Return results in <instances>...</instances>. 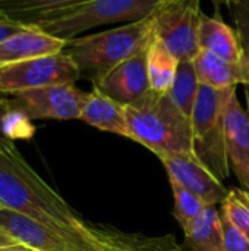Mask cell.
Wrapping results in <instances>:
<instances>
[{
    "instance_id": "obj_13",
    "label": "cell",
    "mask_w": 249,
    "mask_h": 251,
    "mask_svg": "<svg viewBox=\"0 0 249 251\" xmlns=\"http://www.w3.org/2000/svg\"><path fill=\"white\" fill-rule=\"evenodd\" d=\"M65 49L66 41L63 40H57L37 28L25 29L0 43V69L34 57L56 54Z\"/></svg>"
},
{
    "instance_id": "obj_20",
    "label": "cell",
    "mask_w": 249,
    "mask_h": 251,
    "mask_svg": "<svg viewBox=\"0 0 249 251\" xmlns=\"http://www.w3.org/2000/svg\"><path fill=\"white\" fill-rule=\"evenodd\" d=\"M200 85L201 82L198 79L194 60L179 62L176 76L169 91V96L173 100V103L182 110V113L186 115L189 119L192 115V109H194V103H195Z\"/></svg>"
},
{
    "instance_id": "obj_16",
    "label": "cell",
    "mask_w": 249,
    "mask_h": 251,
    "mask_svg": "<svg viewBox=\"0 0 249 251\" xmlns=\"http://www.w3.org/2000/svg\"><path fill=\"white\" fill-rule=\"evenodd\" d=\"M198 44L201 50H207L227 62H239L247 56L238 32L229 26L217 13L216 16L203 15Z\"/></svg>"
},
{
    "instance_id": "obj_8",
    "label": "cell",
    "mask_w": 249,
    "mask_h": 251,
    "mask_svg": "<svg viewBox=\"0 0 249 251\" xmlns=\"http://www.w3.org/2000/svg\"><path fill=\"white\" fill-rule=\"evenodd\" d=\"M90 93L75 84H60L9 94L10 106L32 119H79Z\"/></svg>"
},
{
    "instance_id": "obj_32",
    "label": "cell",
    "mask_w": 249,
    "mask_h": 251,
    "mask_svg": "<svg viewBox=\"0 0 249 251\" xmlns=\"http://www.w3.org/2000/svg\"><path fill=\"white\" fill-rule=\"evenodd\" d=\"M0 210H3V207H1V206H0Z\"/></svg>"
},
{
    "instance_id": "obj_23",
    "label": "cell",
    "mask_w": 249,
    "mask_h": 251,
    "mask_svg": "<svg viewBox=\"0 0 249 251\" xmlns=\"http://www.w3.org/2000/svg\"><path fill=\"white\" fill-rule=\"evenodd\" d=\"M35 134V126L31 119L21 110L10 109L6 112L1 121V135L3 138L15 143L18 140H31Z\"/></svg>"
},
{
    "instance_id": "obj_25",
    "label": "cell",
    "mask_w": 249,
    "mask_h": 251,
    "mask_svg": "<svg viewBox=\"0 0 249 251\" xmlns=\"http://www.w3.org/2000/svg\"><path fill=\"white\" fill-rule=\"evenodd\" d=\"M222 226H223V238H225V250L226 251H249V240L242 235L236 228L230 225V222L220 213Z\"/></svg>"
},
{
    "instance_id": "obj_6",
    "label": "cell",
    "mask_w": 249,
    "mask_h": 251,
    "mask_svg": "<svg viewBox=\"0 0 249 251\" xmlns=\"http://www.w3.org/2000/svg\"><path fill=\"white\" fill-rule=\"evenodd\" d=\"M204 12L198 0H160L153 12L154 35L179 62L200 53L198 34Z\"/></svg>"
},
{
    "instance_id": "obj_29",
    "label": "cell",
    "mask_w": 249,
    "mask_h": 251,
    "mask_svg": "<svg viewBox=\"0 0 249 251\" xmlns=\"http://www.w3.org/2000/svg\"><path fill=\"white\" fill-rule=\"evenodd\" d=\"M0 151H3V153H15V151H18V149H16L15 143L0 140Z\"/></svg>"
},
{
    "instance_id": "obj_9",
    "label": "cell",
    "mask_w": 249,
    "mask_h": 251,
    "mask_svg": "<svg viewBox=\"0 0 249 251\" xmlns=\"http://www.w3.org/2000/svg\"><path fill=\"white\" fill-rule=\"evenodd\" d=\"M160 160L164 165L169 179L198 196L207 206H217L225 201L227 190L223 182L205 168L194 153L173 154Z\"/></svg>"
},
{
    "instance_id": "obj_27",
    "label": "cell",
    "mask_w": 249,
    "mask_h": 251,
    "mask_svg": "<svg viewBox=\"0 0 249 251\" xmlns=\"http://www.w3.org/2000/svg\"><path fill=\"white\" fill-rule=\"evenodd\" d=\"M10 109V97L9 94H1L0 93V140L1 141H9L6 138H3L1 135V121H3V116L6 115V112Z\"/></svg>"
},
{
    "instance_id": "obj_17",
    "label": "cell",
    "mask_w": 249,
    "mask_h": 251,
    "mask_svg": "<svg viewBox=\"0 0 249 251\" xmlns=\"http://www.w3.org/2000/svg\"><path fill=\"white\" fill-rule=\"evenodd\" d=\"M79 119L100 131L129 138L125 106L106 97L97 90L90 93Z\"/></svg>"
},
{
    "instance_id": "obj_14",
    "label": "cell",
    "mask_w": 249,
    "mask_h": 251,
    "mask_svg": "<svg viewBox=\"0 0 249 251\" xmlns=\"http://www.w3.org/2000/svg\"><path fill=\"white\" fill-rule=\"evenodd\" d=\"M79 0H0V16L23 28L40 29L72 10Z\"/></svg>"
},
{
    "instance_id": "obj_18",
    "label": "cell",
    "mask_w": 249,
    "mask_h": 251,
    "mask_svg": "<svg viewBox=\"0 0 249 251\" xmlns=\"http://www.w3.org/2000/svg\"><path fill=\"white\" fill-rule=\"evenodd\" d=\"M183 234L191 251H226L222 216L216 206H207Z\"/></svg>"
},
{
    "instance_id": "obj_15",
    "label": "cell",
    "mask_w": 249,
    "mask_h": 251,
    "mask_svg": "<svg viewBox=\"0 0 249 251\" xmlns=\"http://www.w3.org/2000/svg\"><path fill=\"white\" fill-rule=\"evenodd\" d=\"M195 71L201 84L222 90L238 84L249 85V51L239 62H227L216 54L200 50L194 59Z\"/></svg>"
},
{
    "instance_id": "obj_26",
    "label": "cell",
    "mask_w": 249,
    "mask_h": 251,
    "mask_svg": "<svg viewBox=\"0 0 249 251\" xmlns=\"http://www.w3.org/2000/svg\"><path fill=\"white\" fill-rule=\"evenodd\" d=\"M25 29H28V28H23L22 25H19V24H16L13 21H9V19L0 16V43L3 40L15 35V34H18V32L25 31Z\"/></svg>"
},
{
    "instance_id": "obj_31",
    "label": "cell",
    "mask_w": 249,
    "mask_h": 251,
    "mask_svg": "<svg viewBox=\"0 0 249 251\" xmlns=\"http://www.w3.org/2000/svg\"><path fill=\"white\" fill-rule=\"evenodd\" d=\"M245 97H247V103H248V113H249V85H245Z\"/></svg>"
},
{
    "instance_id": "obj_5",
    "label": "cell",
    "mask_w": 249,
    "mask_h": 251,
    "mask_svg": "<svg viewBox=\"0 0 249 251\" xmlns=\"http://www.w3.org/2000/svg\"><path fill=\"white\" fill-rule=\"evenodd\" d=\"M160 0H79L60 18L40 29L57 40L70 41L81 32L113 22H135L150 16Z\"/></svg>"
},
{
    "instance_id": "obj_12",
    "label": "cell",
    "mask_w": 249,
    "mask_h": 251,
    "mask_svg": "<svg viewBox=\"0 0 249 251\" xmlns=\"http://www.w3.org/2000/svg\"><path fill=\"white\" fill-rule=\"evenodd\" d=\"M225 140L229 166L244 190L249 191V113L232 96L225 119Z\"/></svg>"
},
{
    "instance_id": "obj_24",
    "label": "cell",
    "mask_w": 249,
    "mask_h": 251,
    "mask_svg": "<svg viewBox=\"0 0 249 251\" xmlns=\"http://www.w3.org/2000/svg\"><path fill=\"white\" fill-rule=\"evenodd\" d=\"M225 4L233 18L244 49L249 51V0H227Z\"/></svg>"
},
{
    "instance_id": "obj_22",
    "label": "cell",
    "mask_w": 249,
    "mask_h": 251,
    "mask_svg": "<svg viewBox=\"0 0 249 251\" xmlns=\"http://www.w3.org/2000/svg\"><path fill=\"white\" fill-rule=\"evenodd\" d=\"M233 228L249 240V191L244 188H230L220 212Z\"/></svg>"
},
{
    "instance_id": "obj_28",
    "label": "cell",
    "mask_w": 249,
    "mask_h": 251,
    "mask_svg": "<svg viewBox=\"0 0 249 251\" xmlns=\"http://www.w3.org/2000/svg\"><path fill=\"white\" fill-rule=\"evenodd\" d=\"M13 246H21L9 232H6L4 229L0 228V250L6 249V247H13Z\"/></svg>"
},
{
    "instance_id": "obj_30",
    "label": "cell",
    "mask_w": 249,
    "mask_h": 251,
    "mask_svg": "<svg viewBox=\"0 0 249 251\" xmlns=\"http://www.w3.org/2000/svg\"><path fill=\"white\" fill-rule=\"evenodd\" d=\"M0 251H31V250L25 249L23 246H13V247H6V249H1Z\"/></svg>"
},
{
    "instance_id": "obj_3",
    "label": "cell",
    "mask_w": 249,
    "mask_h": 251,
    "mask_svg": "<svg viewBox=\"0 0 249 251\" xmlns=\"http://www.w3.org/2000/svg\"><path fill=\"white\" fill-rule=\"evenodd\" d=\"M153 13L141 21L98 34L76 37L66 43L65 51L75 62L81 74L98 78L117 65L139 56L154 41Z\"/></svg>"
},
{
    "instance_id": "obj_7",
    "label": "cell",
    "mask_w": 249,
    "mask_h": 251,
    "mask_svg": "<svg viewBox=\"0 0 249 251\" xmlns=\"http://www.w3.org/2000/svg\"><path fill=\"white\" fill-rule=\"evenodd\" d=\"M81 75L75 62L63 50L0 69V93L13 94L50 85L75 84Z\"/></svg>"
},
{
    "instance_id": "obj_19",
    "label": "cell",
    "mask_w": 249,
    "mask_h": 251,
    "mask_svg": "<svg viewBox=\"0 0 249 251\" xmlns=\"http://www.w3.org/2000/svg\"><path fill=\"white\" fill-rule=\"evenodd\" d=\"M179 60L170 53V50L157 38L147 50V72L150 90L161 94H167L173 85Z\"/></svg>"
},
{
    "instance_id": "obj_10",
    "label": "cell",
    "mask_w": 249,
    "mask_h": 251,
    "mask_svg": "<svg viewBox=\"0 0 249 251\" xmlns=\"http://www.w3.org/2000/svg\"><path fill=\"white\" fill-rule=\"evenodd\" d=\"M91 81L92 90H97L125 107L138 101L150 91L147 51L117 65Z\"/></svg>"
},
{
    "instance_id": "obj_2",
    "label": "cell",
    "mask_w": 249,
    "mask_h": 251,
    "mask_svg": "<svg viewBox=\"0 0 249 251\" xmlns=\"http://www.w3.org/2000/svg\"><path fill=\"white\" fill-rule=\"evenodd\" d=\"M129 138L153 151L158 159L192 151L191 119L173 103L169 93L148 91L125 107Z\"/></svg>"
},
{
    "instance_id": "obj_1",
    "label": "cell",
    "mask_w": 249,
    "mask_h": 251,
    "mask_svg": "<svg viewBox=\"0 0 249 251\" xmlns=\"http://www.w3.org/2000/svg\"><path fill=\"white\" fill-rule=\"evenodd\" d=\"M0 206L31 218L90 251H101L95 225L84 221L18 151H0Z\"/></svg>"
},
{
    "instance_id": "obj_11",
    "label": "cell",
    "mask_w": 249,
    "mask_h": 251,
    "mask_svg": "<svg viewBox=\"0 0 249 251\" xmlns=\"http://www.w3.org/2000/svg\"><path fill=\"white\" fill-rule=\"evenodd\" d=\"M0 228L31 251H90L54 229L12 210H0Z\"/></svg>"
},
{
    "instance_id": "obj_21",
    "label": "cell",
    "mask_w": 249,
    "mask_h": 251,
    "mask_svg": "<svg viewBox=\"0 0 249 251\" xmlns=\"http://www.w3.org/2000/svg\"><path fill=\"white\" fill-rule=\"evenodd\" d=\"M170 181L172 193H173V216L185 231L207 207V204L194 193L182 187L181 184Z\"/></svg>"
},
{
    "instance_id": "obj_4",
    "label": "cell",
    "mask_w": 249,
    "mask_h": 251,
    "mask_svg": "<svg viewBox=\"0 0 249 251\" xmlns=\"http://www.w3.org/2000/svg\"><path fill=\"white\" fill-rule=\"evenodd\" d=\"M235 87L213 88L201 84L191 115L192 151L222 182L229 178L230 166L226 153L225 119Z\"/></svg>"
}]
</instances>
